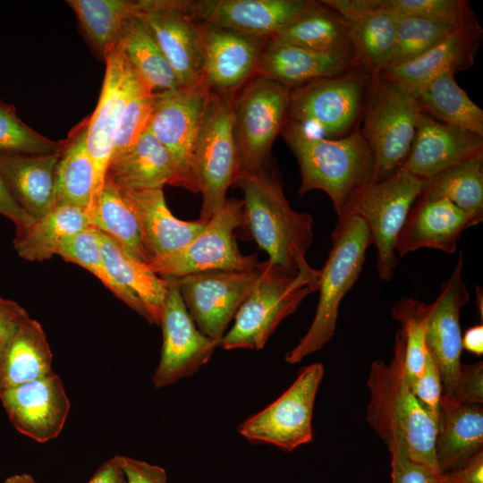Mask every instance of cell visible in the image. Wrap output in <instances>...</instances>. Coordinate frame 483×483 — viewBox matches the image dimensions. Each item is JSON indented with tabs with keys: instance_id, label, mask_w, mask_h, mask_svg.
Here are the masks:
<instances>
[{
	"instance_id": "obj_1",
	"label": "cell",
	"mask_w": 483,
	"mask_h": 483,
	"mask_svg": "<svg viewBox=\"0 0 483 483\" xmlns=\"http://www.w3.org/2000/svg\"><path fill=\"white\" fill-rule=\"evenodd\" d=\"M403 361L404 336L400 329L391 361L377 360L370 365L366 419L388 448L402 446L411 459L441 473L435 450L436 427L411 392Z\"/></svg>"
},
{
	"instance_id": "obj_2",
	"label": "cell",
	"mask_w": 483,
	"mask_h": 483,
	"mask_svg": "<svg viewBox=\"0 0 483 483\" xmlns=\"http://www.w3.org/2000/svg\"><path fill=\"white\" fill-rule=\"evenodd\" d=\"M281 134L300 166L299 194L325 191L338 216L373 182L374 158L360 130L339 139H326L286 120Z\"/></svg>"
},
{
	"instance_id": "obj_3",
	"label": "cell",
	"mask_w": 483,
	"mask_h": 483,
	"mask_svg": "<svg viewBox=\"0 0 483 483\" xmlns=\"http://www.w3.org/2000/svg\"><path fill=\"white\" fill-rule=\"evenodd\" d=\"M235 184L244 195L243 227L268 260L295 273L313 271L306 260L313 218L291 208L271 166L241 171Z\"/></svg>"
},
{
	"instance_id": "obj_4",
	"label": "cell",
	"mask_w": 483,
	"mask_h": 483,
	"mask_svg": "<svg viewBox=\"0 0 483 483\" xmlns=\"http://www.w3.org/2000/svg\"><path fill=\"white\" fill-rule=\"evenodd\" d=\"M329 255L319 269V300L313 321L299 343L285 355L290 364L319 351L334 336L339 305L359 279L372 244L365 222L357 216H338L332 232Z\"/></svg>"
},
{
	"instance_id": "obj_5",
	"label": "cell",
	"mask_w": 483,
	"mask_h": 483,
	"mask_svg": "<svg viewBox=\"0 0 483 483\" xmlns=\"http://www.w3.org/2000/svg\"><path fill=\"white\" fill-rule=\"evenodd\" d=\"M235 315V322L218 346L225 350L264 348L282 320L292 315L312 292L318 291L319 270L292 272L267 260Z\"/></svg>"
},
{
	"instance_id": "obj_6",
	"label": "cell",
	"mask_w": 483,
	"mask_h": 483,
	"mask_svg": "<svg viewBox=\"0 0 483 483\" xmlns=\"http://www.w3.org/2000/svg\"><path fill=\"white\" fill-rule=\"evenodd\" d=\"M419 112L411 92L381 76L372 79L360 131L374 158L373 182L388 178L404 165Z\"/></svg>"
},
{
	"instance_id": "obj_7",
	"label": "cell",
	"mask_w": 483,
	"mask_h": 483,
	"mask_svg": "<svg viewBox=\"0 0 483 483\" xmlns=\"http://www.w3.org/2000/svg\"><path fill=\"white\" fill-rule=\"evenodd\" d=\"M235 95L211 89L197 138L192 171L197 192L202 194L201 223H208L222 207L240 173L233 133Z\"/></svg>"
},
{
	"instance_id": "obj_8",
	"label": "cell",
	"mask_w": 483,
	"mask_h": 483,
	"mask_svg": "<svg viewBox=\"0 0 483 483\" xmlns=\"http://www.w3.org/2000/svg\"><path fill=\"white\" fill-rule=\"evenodd\" d=\"M372 79L353 67L342 74L292 89L287 121L323 138L344 137L358 129Z\"/></svg>"
},
{
	"instance_id": "obj_9",
	"label": "cell",
	"mask_w": 483,
	"mask_h": 483,
	"mask_svg": "<svg viewBox=\"0 0 483 483\" xmlns=\"http://www.w3.org/2000/svg\"><path fill=\"white\" fill-rule=\"evenodd\" d=\"M422 186L423 180L402 166L388 178L368 185L341 216H357L365 222L377 250L378 275L385 281L394 275L398 237Z\"/></svg>"
},
{
	"instance_id": "obj_10",
	"label": "cell",
	"mask_w": 483,
	"mask_h": 483,
	"mask_svg": "<svg viewBox=\"0 0 483 483\" xmlns=\"http://www.w3.org/2000/svg\"><path fill=\"white\" fill-rule=\"evenodd\" d=\"M290 92L255 75L236 93L233 133L240 172L271 166V148L287 120Z\"/></svg>"
},
{
	"instance_id": "obj_11",
	"label": "cell",
	"mask_w": 483,
	"mask_h": 483,
	"mask_svg": "<svg viewBox=\"0 0 483 483\" xmlns=\"http://www.w3.org/2000/svg\"><path fill=\"white\" fill-rule=\"evenodd\" d=\"M243 225V199L226 198L204 230L190 243L174 253L150 260L148 265L162 278L208 270H253L259 264L258 254L243 255L234 239V230Z\"/></svg>"
},
{
	"instance_id": "obj_12",
	"label": "cell",
	"mask_w": 483,
	"mask_h": 483,
	"mask_svg": "<svg viewBox=\"0 0 483 483\" xmlns=\"http://www.w3.org/2000/svg\"><path fill=\"white\" fill-rule=\"evenodd\" d=\"M204 77L190 87L155 92L148 129L171 155L176 169L174 186L197 192L194 149L210 95Z\"/></svg>"
},
{
	"instance_id": "obj_13",
	"label": "cell",
	"mask_w": 483,
	"mask_h": 483,
	"mask_svg": "<svg viewBox=\"0 0 483 483\" xmlns=\"http://www.w3.org/2000/svg\"><path fill=\"white\" fill-rule=\"evenodd\" d=\"M324 375V366L305 367L292 385L274 402L247 419L239 433L253 443H266L292 451L313 437L315 398Z\"/></svg>"
},
{
	"instance_id": "obj_14",
	"label": "cell",
	"mask_w": 483,
	"mask_h": 483,
	"mask_svg": "<svg viewBox=\"0 0 483 483\" xmlns=\"http://www.w3.org/2000/svg\"><path fill=\"white\" fill-rule=\"evenodd\" d=\"M105 61L100 97L86 129L87 148L95 170L94 194L89 210L104 185L116 129L126 105L140 93L153 92L134 70L119 43Z\"/></svg>"
},
{
	"instance_id": "obj_15",
	"label": "cell",
	"mask_w": 483,
	"mask_h": 483,
	"mask_svg": "<svg viewBox=\"0 0 483 483\" xmlns=\"http://www.w3.org/2000/svg\"><path fill=\"white\" fill-rule=\"evenodd\" d=\"M253 270H208L175 277L183 302L199 330L218 343L227 325L259 278Z\"/></svg>"
},
{
	"instance_id": "obj_16",
	"label": "cell",
	"mask_w": 483,
	"mask_h": 483,
	"mask_svg": "<svg viewBox=\"0 0 483 483\" xmlns=\"http://www.w3.org/2000/svg\"><path fill=\"white\" fill-rule=\"evenodd\" d=\"M167 292L160 319L163 343L152 380L157 388L197 372L211 358L218 343L202 334L181 296L175 277H165Z\"/></svg>"
},
{
	"instance_id": "obj_17",
	"label": "cell",
	"mask_w": 483,
	"mask_h": 483,
	"mask_svg": "<svg viewBox=\"0 0 483 483\" xmlns=\"http://www.w3.org/2000/svg\"><path fill=\"white\" fill-rule=\"evenodd\" d=\"M135 16L149 29L182 87L204 79L203 51L197 21L183 0L136 1Z\"/></svg>"
},
{
	"instance_id": "obj_18",
	"label": "cell",
	"mask_w": 483,
	"mask_h": 483,
	"mask_svg": "<svg viewBox=\"0 0 483 483\" xmlns=\"http://www.w3.org/2000/svg\"><path fill=\"white\" fill-rule=\"evenodd\" d=\"M204 77L216 92L236 94L252 77L268 38L199 21Z\"/></svg>"
},
{
	"instance_id": "obj_19",
	"label": "cell",
	"mask_w": 483,
	"mask_h": 483,
	"mask_svg": "<svg viewBox=\"0 0 483 483\" xmlns=\"http://www.w3.org/2000/svg\"><path fill=\"white\" fill-rule=\"evenodd\" d=\"M462 252L449 279L442 284L436 301L429 304L426 345L436 362L442 383V395L450 397L461 371L462 333L460 312L470 293L462 276Z\"/></svg>"
},
{
	"instance_id": "obj_20",
	"label": "cell",
	"mask_w": 483,
	"mask_h": 483,
	"mask_svg": "<svg viewBox=\"0 0 483 483\" xmlns=\"http://www.w3.org/2000/svg\"><path fill=\"white\" fill-rule=\"evenodd\" d=\"M0 401L13 427L38 443L59 436L71 406L63 381L54 372L0 391Z\"/></svg>"
},
{
	"instance_id": "obj_21",
	"label": "cell",
	"mask_w": 483,
	"mask_h": 483,
	"mask_svg": "<svg viewBox=\"0 0 483 483\" xmlns=\"http://www.w3.org/2000/svg\"><path fill=\"white\" fill-rule=\"evenodd\" d=\"M318 3L311 0L186 1L189 13L197 21L268 39Z\"/></svg>"
},
{
	"instance_id": "obj_22",
	"label": "cell",
	"mask_w": 483,
	"mask_h": 483,
	"mask_svg": "<svg viewBox=\"0 0 483 483\" xmlns=\"http://www.w3.org/2000/svg\"><path fill=\"white\" fill-rule=\"evenodd\" d=\"M482 154L483 136L442 123L419 112L414 139L402 166L414 176L427 180Z\"/></svg>"
},
{
	"instance_id": "obj_23",
	"label": "cell",
	"mask_w": 483,
	"mask_h": 483,
	"mask_svg": "<svg viewBox=\"0 0 483 483\" xmlns=\"http://www.w3.org/2000/svg\"><path fill=\"white\" fill-rule=\"evenodd\" d=\"M482 38L478 22L456 29L427 52L391 67L380 76L414 94L444 73L455 74L472 66Z\"/></svg>"
},
{
	"instance_id": "obj_24",
	"label": "cell",
	"mask_w": 483,
	"mask_h": 483,
	"mask_svg": "<svg viewBox=\"0 0 483 483\" xmlns=\"http://www.w3.org/2000/svg\"><path fill=\"white\" fill-rule=\"evenodd\" d=\"M474 225L449 200L419 196L399 234L395 251L401 258L421 248L453 254L462 232Z\"/></svg>"
},
{
	"instance_id": "obj_25",
	"label": "cell",
	"mask_w": 483,
	"mask_h": 483,
	"mask_svg": "<svg viewBox=\"0 0 483 483\" xmlns=\"http://www.w3.org/2000/svg\"><path fill=\"white\" fill-rule=\"evenodd\" d=\"M354 66L352 53H326L269 41L256 75L290 90L308 82L342 74Z\"/></svg>"
},
{
	"instance_id": "obj_26",
	"label": "cell",
	"mask_w": 483,
	"mask_h": 483,
	"mask_svg": "<svg viewBox=\"0 0 483 483\" xmlns=\"http://www.w3.org/2000/svg\"><path fill=\"white\" fill-rule=\"evenodd\" d=\"M120 189L137 217L149 261L183 248L207 225L199 220L189 222L174 216L166 206L163 189Z\"/></svg>"
},
{
	"instance_id": "obj_27",
	"label": "cell",
	"mask_w": 483,
	"mask_h": 483,
	"mask_svg": "<svg viewBox=\"0 0 483 483\" xmlns=\"http://www.w3.org/2000/svg\"><path fill=\"white\" fill-rule=\"evenodd\" d=\"M62 150L44 155L0 154V173L9 190L35 219L56 206L55 169Z\"/></svg>"
},
{
	"instance_id": "obj_28",
	"label": "cell",
	"mask_w": 483,
	"mask_h": 483,
	"mask_svg": "<svg viewBox=\"0 0 483 483\" xmlns=\"http://www.w3.org/2000/svg\"><path fill=\"white\" fill-rule=\"evenodd\" d=\"M435 450L441 473L462 467L483 451L482 405L457 404L442 395Z\"/></svg>"
},
{
	"instance_id": "obj_29",
	"label": "cell",
	"mask_w": 483,
	"mask_h": 483,
	"mask_svg": "<svg viewBox=\"0 0 483 483\" xmlns=\"http://www.w3.org/2000/svg\"><path fill=\"white\" fill-rule=\"evenodd\" d=\"M53 372L51 349L38 321L29 317L0 342V391Z\"/></svg>"
},
{
	"instance_id": "obj_30",
	"label": "cell",
	"mask_w": 483,
	"mask_h": 483,
	"mask_svg": "<svg viewBox=\"0 0 483 483\" xmlns=\"http://www.w3.org/2000/svg\"><path fill=\"white\" fill-rule=\"evenodd\" d=\"M106 176L122 189L157 190L174 186L176 169L167 149L147 128L131 148L110 160Z\"/></svg>"
},
{
	"instance_id": "obj_31",
	"label": "cell",
	"mask_w": 483,
	"mask_h": 483,
	"mask_svg": "<svg viewBox=\"0 0 483 483\" xmlns=\"http://www.w3.org/2000/svg\"><path fill=\"white\" fill-rule=\"evenodd\" d=\"M105 265L114 279L135 295L147 309L152 322L159 325L167 292L165 278L128 252L109 235L98 230Z\"/></svg>"
},
{
	"instance_id": "obj_32",
	"label": "cell",
	"mask_w": 483,
	"mask_h": 483,
	"mask_svg": "<svg viewBox=\"0 0 483 483\" xmlns=\"http://www.w3.org/2000/svg\"><path fill=\"white\" fill-rule=\"evenodd\" d=\"M89 226L87 209L71 205H56L29 226L16 230L13 245L23 259L43 261L56 255L67 238Z\"/></svg>"
},
{
	"instance_id": "obj_33",
	"label": "cell",
	"mask_w": 483,
	"mask_h": 483,
	"mask_svg": "<svg viewBox=\"0 0 483 483\" xmlns=\"http://www.w3.org/2000/svg\"><path fill=\"white\" fill-rule=\"evenodd\" d=\"M397 14L381 10L346 21L354 66L371 77L388 67L394 50Z\"/></svg>"
},
{
	"instance_id": "obj_34",
	"label": "cell",
	"mask_w": 483,
	"mask_h": 483,
	"mask_svg": "<svg viewBox=\"0 0 483 483\" xmlns=\"http://www.w3.org/2000/svg\"><path fill=\"white\" fill-rule=\"evenodd\" d=\"M414 97L421 113L442 123L483 136V110L456 82L454 74L444 73L434 78Z\"/></svg>"
},
{
	"instance_id": "obj_35",
	"label": "cell",
	"mask_w": 483,
	"mask_h": 483,
	"mask_svg": "<svg viewBox=\"0 0 483 483\" xmlns=\"http://www.w3.org/2000/svg\"><path fill=\"white\" fill-rule=\"evenodd\" d=\"M318 2L268 40L319 52L352 53L346 21Z\"/></svg>"
},
{
	"instance_id": "obj_36",
	"label": "cell",
	"mask_w": 483,
	"mask_h": 483,
	"mask_svg": "<svg viewBox=\"0 0 483 483\" xmlns=\"http://www.w3.org/2000/svg\"><path fill=\"white\" fill-rule=\"evenodd\" d=\"M88 214L92 227L109 235L137 258L148 263L149 256L137 217L121 189L108 176Z\"/></svg>"
},
{
	"instance_id": "obj_37",
	"label": "cell",
	"mask_w": 483,
	"mask_h": 483,
	"mask_svg": "<svg viewBox=\"0 0 483 483\" xmlns=\"http://www.w3.org/2000/svg\"><path fill=\"white\" fill-rule=\"evenodd\" d=\"M67 4L89 46L105 60L119 43L136 11V1L131 0H69Z\"/></svg>"
},
{
	"instance_id": "obj_38",
	"label": "cell",
	"mask_w": 483,
	"mask_h": 483,
	"mask_svg": "<svg viewBox=\"0 0 483 483\" xmlns=\"http://www.w3.org/2000/svg\"><path fill=\"white\" fill-rule=\"evenodd\" d=\"M87 123L70 136L55 169L56 205H71L89 210L93 199L95 170L88 151Z\"/></svg>"
},
{
	"instance_id": "obj_39",
	"label": "cell",
	"mask_w": 483,
	"mask_h": 483,
	"mask_svg": "<svg viewBox=\"0 0 483 483\" xmlns=\"http://www.w3.org/2000/svg\"><path fill=\"white\" fill-rule=\"evenodd\" d=\"M419 197L447 199L478 225L483 219V156L423 180Z\"/></svg>"
},
{
	"instance_id": "obj_40",
	"label": "cell",
	"mask_w": 483,
	"mask_h": 483,
	"mask_svg": "<svg viewBox=\"0 0 483 483\" xmlns=\"http://www.w3.org/2000/svg\"><path fill=\"white\" fill-rule=\"evenodd\" d=\"M119 44L134 70L153 92L182 87L151 31L136 16L126 23Z\"/></svg>"
},
{
	"instance_id": "obj_41",
	"label": "cell",
	"mask_w": 483,
	"mask_h": 483,
	"mask_svg": "<svg viewBox=\"0 0 483 483\" xmlns=\"http://www.w3.org/2000/svg\"><path fill=\"white\" fill-rule=\"evenodd\" d=\"M56 255L89 271L114 296L143 317L148 323H153L143 303L119 284L107 270L101 253L97 229L89 226L67 238L60 246Z\"/></svg>"
},
{
	"instance_id": "obj_42",
	"label": "cell",
	"mask_w": 483,
	"mask_h": 483,
	"mask_svg": "<svg viewBox=\"0 0 483 483\" xmlns=\"http://www.w3.org/2000/svg\"><path fill=\"white\" fill-rule=\"evenodd\" d=\"M429 306L411 298H402L392 309L393 318L401 323L404 336V369L411 385L423 372L426 355V327Z\"/></svg>"
},
{
	"instance_id": "obj_43",
	"label": "cell",
	"mask_w": 483,
	"mask_h": 483,
	"mask_svg": "<svg viewBox=\"0 0 483 483\" xmlns=\"http://www.w3.org/2000/svg\"><path fill=\"white\" fill-rule=\"evenodd\" d=\"M456 29L428 19L397 15L395 46L387 69L417 58Z\"/></svg>"
},
{
	"instance_id": "obj_44",
	"label": "cell",
	"mask_w": 483,
	"mask_h": 483,
	"mask_svg": "<svg viewBox=\"0 0 483 483\" xmlns=\"http://www.w3.org/2000/svg\"><path fill=\"white\" fill-rule=\"evenodd\" d=\"M56 142L25 124L13 105L0 100V154L44 155L64 148Z\"/></svg>"
},
{
	"instance_id": "obj_45",
	"label": "cell",
	"mask_w": 483,
	"mask_h": 483,
	"mask_svg": "<svg viewBox=\"0 0 483 483\" xmlns=\"http://www.w3.org/2000/svg\"><path fill=\"white\" fill-rule=\"evenodd\" d=\"M383 8L397 15L428 19L454 28L477 22L464 0H383Z\"/></svg>"
},
{
	"instance_id": "obj_46",
	"label": "cell",
	"mask_w": 483,
	"mask_h": 483,
	"mask_svg": "<svg viewBox=\"0 0 483 483\" xmlns=\"http://www.w3.org/2000/svg\"><path fill=\"white\" fill-rule=\"evenodd\" d=\"M154 98L155 92L147 91L128 102L116 129L111 159L131 148L146 131Z\"/></svg>"
},
{
	"instance_id": "obj_47",
	"label": "cell",
	"mask_w": 483,
	"mask_h": 483,
	"mask_svg": "<svg viewBox=\"0 0 483 483\" xmlns=\"http://www.w3.org/2000/svg\"><path fill=\"white\" fill-rule=\"evenodd\" d=\"M409 386L437 429L440 419L442 383L439 369L428 352L426 355L422 374Z\"/></svg>"
},
{
	"instance_id": "obj_48",
	"label": "cell",
	"mask_w": 483,
	"mask_h": 483,
	"mask_svg": "<svg viewBox=\"0 0 483 483\" xmlns=\"http://www.w3.org/2000/svg\"><path fill=\"white\" fill-rule=\"evenodd\" d=\"M391 453V483H442V473L411 459L405 448L394 445Z\"/></svg>"
},
{
	"instance_id": "obj_49",
	"label": "cell",
	"mask_w": 483,
	"mask_h": 483,
	"mask_svg": "<svg viewBox=\"0 0 483 483\" xmlns=\"http://www.w3.org/2000/svg\"><path fill=\"white\" fill-rule=\"evenodd\" d=\"M448 397V396H446ZM457 404L483 402V364L482 361L474 364L461 365V371L453 392L450 397Z\"/></svg>"
},
{
	"instance_id": "obj_50",
	"label": "cell",
	"mask_w": 483,
	"mask_h": 483,
	"mask_svg": "<svg viewBox=\"0 0 483 483\" xmlns=\"http://www.w3.org/2000/svg\"><path fill=\"white\" fill-rule=\"evenodd\" d=\"M121 462L127 483H168L162 467L125 456Z\"/></svg>"
},
{
	"instance_id": "obj_51",
	"label": "cell",
	"mask_w": 483,
	"mask_h": 483,
	"mask_svg": "<svg viewBox=\"0 0 483 483\" xmlns=\"http://www.w3.org/2000/svg\"><path fill=\"white\" fill-rule=\"evenodd\" d=\"M0 214L11 220L20 230L29 226L35 218L27 213L13 196L0 173Z\"/></svg>"
},
{
	"instance_id": "obj_52",
	"label": "cell",
	"mask_w": 483,
	"mask_h": 483,
	"mask_svg": "<svg viewBox=\"0 0 483 483\" xmlns=\"http://www.w3.org/2000/svg\"><path fill=\"white\" fill-rule=\"evenodd\" d=\"M442 483H483V451L462 467L442 473Z\"/></svg>"
},
{
	"instance_id": "obj_53",
	"label": "cell",
	"mask_w": 483,
	"mask_h": 483,
	"mask_svg": "<svg viewBox=\"0 0 483 483\" xmlns=\"http://www.w3.org/2000/svg\"><path fill=\"white\" fill-rule=\"evenodd\" d=\"M29 317L27 310L22 306L0 295V342Z\"/></svg>"
},
{
	"instance_id": "obj_54",
	"label": "cell",
	"mask_w": 483,
	"mask_h": 483,
	"mask_svg": "<svg viewBox=\"0 0 483 483\" xmlns=\"http://www.w3.org/2000/svg\"><path fill=\"white\" fill-rule=\"evenodd\" d=\"M87 483H127L121 456H114L101 464Z\"/></svg>"
},
{
	"instance_id": "obj_55",
	"label": "cell",
	"mask_w": 483,
	"mask_h": 483,
	"mask_svg": "<svg viewBox=\"0 0 483 483\" xmlns=\"http://www.w3.org/2000/svg\"><path fill=\"white\" fill-rule=\"evenodd\" d=\"M462 346L466 351L481 356L483 353V326L476 325L465 332L462 337Z\"/></svg>"
},
{
	"instance_id": "obj_56",
	"label": "cell",
	"mask_w": 483,
	"mask_h": 483,
	"mask_svg": "<svg viewBox=\"0 0 483 483\" xmlns=\"http://www.w3.org/2000/svg\"><path fill=\"white\" fill-rule=\"evenodd\" d=\"M4 483H37L34 478L27 473L14 474L8 477Z\"/></svg>"
}]
</instances>
